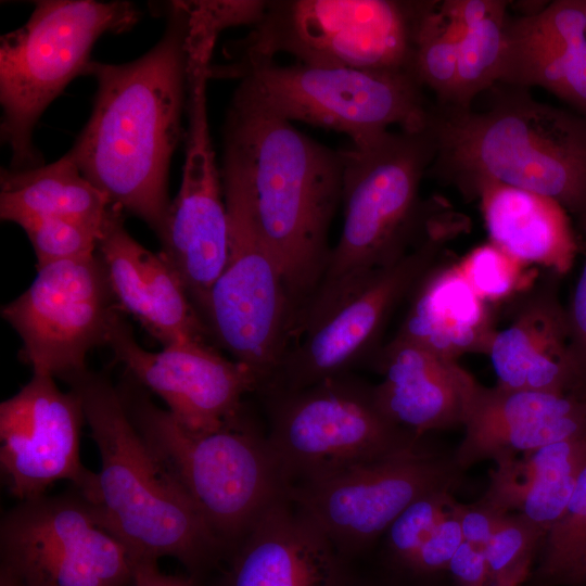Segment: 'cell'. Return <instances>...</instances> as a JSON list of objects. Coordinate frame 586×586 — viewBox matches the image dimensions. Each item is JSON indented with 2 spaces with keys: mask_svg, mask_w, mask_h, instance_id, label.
Masks as SVG:
<instances>
[{
  "mask_svg": "<svg viewBox=\"0 0 586 586\" xmlns=\"http://www.w3.org/2000/svg\"><path fill=\"white\" fill-rule=\"evenodd\" d=\"M455 451L464 471L483 460L496 464L545 445L586 435V410L576 394L506 390L479 384Z\"/></svg>",
  "mask_w": 586,
  "mask_h": 586,
  "instance_id": "d6986e66",
  "label": "cell"
},
{
  "mask_svg": "<svg viewBox=\"0 0 586 586\" xmlns=\"http://www.w3.org/2000/svg\"><path fill=\"white\" fill-rule=\"evenodd\" d=\"M131 586H195L188 578L162 572L157 561L143 560L135 563Z\"/></svg>",
  "mask_w": 586,
  "mask_h": 586,
  "instance_id": "60d3db41",
  "label": "cell"
},
{
  "mask_svg": "<svg viewBox=\"0 0 586 586\" xmlns=\"http://www.w3.org/2000/svg\"><path fill=\"white\" fill-rule=\"evenodd\" d=\"M219 169L224 195L243 207L279 266L296 327L331 253L330 227L342 202L341 151L232 93Z\"/></svg>",
  "mask_w": 586,
  "mask_h": 586,
  "instance_id": "6da1fadb",
  "label": "cell"
},
{
  "mask_svg": "<svg viewBox=\"0 0 586 586\" xmlns=\"http://www.w3.org/2000/svg\"><path fill=\"white\" fill-rule=\"evenodd\" d=\"M1 568L22 586H131L135 562L75 487L20 501L0 524Z\"/></svg>",
  "mask_w": 586,
  "mask_h": 586,
  "instance_id": "4fadbf2b",
  "label": "cell"
},
{
  "mask_svg": "<svg viewBox=\"0 0 586 586\" xmlns=\"http://www.w3.org/2000/svg\"><path fill=\"white\" fill-rule=\"evenodd\" d=\"M498 84L540 87L586 117V16L584 0H557L510 18Z\"/></svg>",
  "mask_w": 586,
  "mask_h": 586,
  "instance_id": "7402d4cb",
  "label": "cell"
},
{
  "mask_svg": "<svg viewBox=\"0 0 586 586\" xmlns=\"http://www.w3.org/2000/svg\"><path fill=\"white\" fill-rule=\"evenodd\" d=\"M422 1L272 0L251 31L226 43V58L365 71L410 69ZM412 72V71H411Z\"/></svg>",
  "mask_w": 586,
  "mask_h": 586,
  "instance_id": "9c48e42d",
  "label": "cell"
},
{
  "mask_svg": "<svg viewBox=\"0 0 586 586\" xmlns=\"http://www.w3.org/2000/svg\"><path fill=\"white\" fill-rule=\"evenodd\" d=\"M466 22L459 46L457 82L450 105L468 109L499 82L506 52L508 1L457 0Z\"/></svg>",
  "mask_w": 586,
  "mask_h": 586,
  "instance_id": "f1b7e54d",
  "label": "cell"
},
{
  "mask_svg": "<svg viewBox=\"0 0 586 586\" xmlns=\"http://www.w3.org/2000/svg\"><path fill=\"white\" fill-rule=\"evenodd\" d=\"M464 33L466 22L457 0L423 1L411 71L424 89L433 92L437 105H450L454 100L459 46Z\"/></svg>",
  "mask_w": 586,
  "mask_h": 586,
  "instance_id": "f546056e",
  "label": "cell"
},
{
  "mask_svg": "<svg viewBox=\"0 0 586 586\" xmlns=\"http://www.w3.org/2000/svg\"><path fill=\"white\" fill-rule=\"evenodd\" d=\"M536 577L545 586L579 585L586 570V467L562 514L540 545Z\"/></svg>",
  "mask_w": 586,
  "mask_h": 586,
  "instance_id": "4dcf8cb0",
  "label": "cell"
},
{
  "mask_svg": "<svg viewBox=\"0 0 586 586\" xmlns=\"http://www.w3.org/2000/svg\"><path fill=\"white\" fill-rule=\"evenodd\" d=\"M37 258V267L91 255L97 252L102 229L61 217H41L20 225Z\"/></svg>",
  "mask_w": 586,
  "mask_h": 586,
  "instance_id": "1f68e13d",
  "label": "cell"
},
{
  "mask_svg": "<svg viewBox=\"0 0 586 586\" xmlns=\"http://www.w3.org/2000/svg\"><path fill=\"white\" fill-rule=\"evenodd\" d=\"M166 27L140 58L92 60L85 75L97 90L90 117L67 152L112 207L144 221L157 235L170 205L168 175L186 130L188 17L180 1L166 4Z\"/></svg>",
  "mask_w": 586,
  "mask_h": 586,
  "instance_id": "7a4b0ae2",
  "label": "cell"
},
{
  "mask_svg": "<svg viewBox=\"0 0 586 586\" xmlns=\"http://www.w3.org/2000/svg\"><path fill=\"white\" fill-rule=\"evenodd\" d=\"M120 313L97 252L37 267L29 288L1 308L22 340V360L61 380L87 368Z\"/></svg>",
  "mask_w": 586,
  "mask_h": 586,
  "instance_id": "9a60e30c",
  "label": "cell"
},
{
  "mask_svg": "<svg viewBox=\"0 0 586 586\" xmlns=\"http://www.w3.org/2000/svg\"><path fill=\"white\" fill-rule=\"evenodd\" d=\"M522 265L492 242L474 247L458 263L469 284L487 304L504 301L520 289Z\"/></svg>",
  "mask_w": 586,
  "mask_h": 586,
  "instance_id": "836d02e7",
  "label": "cell"
},
{
  "mask_svg": "<svg viewBox=\"0 0 586 586\" xmlns=\"http://www.w3.org/2000/svg\"><path fill=\"white\" fill-rule=\"evenodd\" d=\"M408 311L395 337L445 359L487 354L496 329L487 307L458 264L434 265L410 293Z\"/></svg>",
  "mask_w": 586,
  "mask_h": 586,
  "instance_id": "d4e9b609",
  "label": "cell"
},
{
  "mask_svg": "<svg viewBox=\"0 0 586 586\" xmlns=\"http://www.w3.org/2000/svg\"><path fill=\"white\" fill-rule=\"evenodd\" d=\"M453 501L449 513L421 546L408 568L416 572L432 573L447 570L459 546L463 543L461 525Z\"/></svg>",
  "mask_w": 586,
  "mask_h": 586,
  "instance_id": "8d00e7d4",
  "label": "cell"
},
{
  "mask_svg": "<svg viewBox=\"0 0 586 586\" xmlns=\"http://www.w3.org/2000/svg\"><path fill=\"white\" fill-rule=\"evenodd\" d=\"M112 206L68 153L29 169L0 171V218L20 226L41 217L79 220L103 229Z\"/></svg>",
  "mask_w": 586,
  "mask_h": 586,
  "instance_id": "83f0119b",
  "label": "cell"
},
{
  "mask_svg": "<svg viewBox=\"0 0 586 586\" xmlns=\"http://www.w3.org/2000/svg\"><path fill=\"white\" fill-rule=\"evenodd\" d=\"M106 345L125 374L161 397L178 423L194 433L220 428L242 411L244 395L259 388L249 367L205 342L146 351L122 313L112 323Z\"/></svg>",
  "mask_w": 586,
  "mask_h": 586,
  "instance_id": "ac0fdd59",
  "label": "cell"
},
{
  "mask_svg": "<svg viewBox=\"0 0 586 586\" xmlns=\"http://www.w3.org/2000/svg\"><path fill=\"white\" fill-rule=\"evenodd\" d=\"M456 586H492L483 548L464 542L451 558L448 569Z\"/></svg>",
  "mask_w": 586,
  "mask_h": 586,
  "instance_id": "ab89813d",
  "label": "cell"
},
{
  "mask_svg": "<svg viewBox=\"0 0 586 586\" xmlns=\"http://www.w3.org/2000/svg\"><path fill=\"white\" fill-rule=\"evenodd\" d=\"M211 58L188 56L186 155L179 191L157 238L160 254L201 311L229 253V220L213 148L206 86Z\"/></svg>",
  "mask_w": 586,
  "mask_h": 586,
  "instance_id": "2e32d148",
  "label": "cell"
},
{
  "mask_svg": "<svg viewBox=\"0 0 586 586\" xmlns=\"http://www.w3.org/2000/svg\"><path fill=\"white\" fill-rule=\"evenodd\" d=\"M421 440L293 486L288 496L340 552L360 550L384 535L413 501L459 487L463 470L455 453L430 449Z\"/></svg>",
  "mask_w": 586,
  "mask_h": 586,
  "instance_id": "7c38bea8",
  "label": "cell"
},
{
  "mask_svg": "<svg viewBox=\"0 0 586 586\" xmlns=\"http://www.w3.org/2000/svg\"><path fill=\"white\" fill-rule=\"evenodd\" d=\"M477 199L491 242L523 265L556 275L573 265L577 245L566 211L555 200L496 181L479 183Z\"/></svg>",
  "mask_w": 586,
  "mask_h": 586,
  "instance_id": "484cf974",
  "label": "cell"
},
{
  "mask_svg": "<svg viewBox=\"0 0 586 586\" xmlns=\"http://www.w3.org/2000/svg\"><path fill=\"white\" fill-rule=\"evenodd\" d=\"M487 355L499 387L583 397L565 308L552 288L534 293L510 324L496 330Z\"/></svg>",
  "mask_w": 586,
  "mask_h": 586,
  "instance_id": "cb8c5ba5",
  "label": "cell"
},
{
  "mask_svg": "<svg viewBox=\"0 0 586 586\" xmlns=\"http://www.w3.org/2000/svg\"><path fill=\"white\" fill-rule=\"evenodd\" d=\"M502 85V84H500ZM486 109L437 105L429 126L435 156L426 176L471 200L496 181L550 198L586 225V117L502 85Z\"/></svg>",
  "mask_w": 586,
  "mask_h": 586,
  "instance_id": "3957f363",
  "label": "cell"
},
{
  "mask_svg": "<svg viewBox=\"0 0 586 586\" xmlns=\"http://www.w3.org/2000/svg\"><path fill=\"white\" fill-rule=\"evenodd\" d=\"M225 202L228 258L200 316L209 335L265 388L292 341L293 311L279 266L246 212L231 198L225 196Z\"/></svg>",
  "mask_w": 586,
  "mask_h": 586,
  "instance_id": "5bb4252c",
  "label": "cell"
},
{
  "mask_svg": "<svg viewBox=\"0 0 586 586\" xmlns=\"http://www.w3.org/2000/svg\"><path fill=\"white\" fill-rule=\"evenodd\" d=\"M220 586H341L340 551L288 496L268 507L230 549Z\"/></svg>",
  "mask_w": 586,
  "mask_h": 586,
  "instance_id": "44dd1931",
  "label": "cell"
},
{
  "mask_svg": "<svg viewBox=\"0 0 586 586\" xmlns=\"http://www.w3.org/2000/svg\"><path fill=\"white\" fill-rule=\"evenodd\" d=\"M584 583H586V570H585V572L583 573V575L581 577L579 585L584 584Z\"/></svg>",
  "mask_w": 586,
  "mask_h": 586,
  "instance_id": "ee69618b",
  "label": "cell"
},
{
  "mask_svg": "<svg viewBox=\"0 0 586 586\" xmlns=\"http://www.w3.org/2000/svg\"><path fill=\"white\" fill-rule=\"evenodd\" d=\"M209 79H232L233 93L290 122L346 135L364 144L398 126H428L433 102L410 69L365 71L275 60L226 58Z\"/></svg>",
  "mask_w": 586,
  "mask_h": 586,
  "instance_id": "52a82bcc",
  "label": "cell"
},
{
  "mask_svg": "<svg viewBox=\"0 0 586 586\" xmlns=\"http://www.w3.org/2000/svg\"><path fill=\"white\" fill-rule=\"evenodd\" d=\"M85 412L77 394L61 391L54 378L33 373L22 388L0 404V466L7 487L20 501L46 494L68 481L87 500L97 473L79 455Z\"/></svg>",
  "mask_w": 586,
  "mask_h": 586,
  "instance_id": "e0dca14e",
  "label": "cell"
},
{
  "mask_svg": "<svg viewBox=\"0 0 586 586\" xmlns=\"http://www.w3.org/2000/svg\"><path fill=\"white\" fill-rule=\"evenodd\" d=\"M585 467L586 435L551 443L523 459L496 464L481 498L505 513L518 511L547 534L565 509Z\"/></svg>",
  "mask_w": 586,
  "mask_h": 586,
  "instance_id": "4316f807",
  "label": "cell"
},
{
  "mask_svg": "<svg viewBox=\"0 0 586 586\" xmlns=\"http://www.w3.org/2000/svg\"><path fill=\"white\" fill-rule=\"evenodd\" d=\"M142 12L130 1L39 0L28 20L0 38L1 142L11 169L44 165L34 129L47 107L85 75L104 34L135 27Z\"/></svg>",
  "mask_w": 586,
  "mask_h": 586,
  "instance_id": "ba28073f",
  "label": "cell"
},
{
  "mask_svg": "<svg viewBox=\"0 0 586 586\" xmlns=\"http://www.w3.org/2000/svg\"><path fill=\"white\" fill-rule=\"evenodd\" d=\"M375 364L383 379L374 397L392 422L420 437L463 426L480 383L457 361L394 336Z\"/></svg>",
  "mask_w": 586,
  "mask_h": 586,
  "instance_id": "603a6c76",
  "label": "cell"
},
{
  "mask_svg": "<svg viewBox=\"0 0 586 586\" xmlns=\"http://www.w3.org/2000/svg\"><path fill=\"white\" fill-rule=\"evenodd\" d=\"M117 387L136 429L189 495L225 551L268 507L288 495L267 435L243 411L214 431L194 433L128 375Z\"/></svg>",
  "mask_w": 586,
  "mask_h": 586,
  "instance_id": "8992f818",
  "label": "cell"
},
{
  "mask_svg": "<svg viewBox=\"0 0 586 586\" xmlns=\"http://www.w3.org/2000/svg\"><path fill=\"white\" fill-rule=\"evenodd\" d=\"M464 542L483 548L509 513H505L484 499L473 504H454Z\"/></svg>",
  "mask_w": 586,
  "mask_h": 586,
  "instance_id": "f35d334b",
  "label": "cell"
},
{
  "mask_svg": "<svg viewBox=\"0 0 586 586\" xmlns=\"http://www.w3.org/2000/svg\"><path fill=\"white\" fill-rule=\"evenodd\" d=\"M533 560H527L493 583L492 586H522L530 576Z\"/></svg>",
  "mask_w": 586,
  "mask_h": 586,
  "instance_id": "b9f144b4",
  "label": "cell"
},
{
  "mask_svg": "<svg viewBox=\"0 0 586 586\" xmlns=\"http://www.w3.org/2000/svg\"><path fill=\"white\" fill-rule=\"evenodd\" d=\"M124 213L113 207L98 241L115 301L163 346L205 342L209 332L181 280L165 258L127 231Z\"/></svg>",
  "mask_w": 586,
  "mask_h": 586,
  "instance_id": "ffe728a7",
  "label": "cell"
},
{
  "mask_svg": "<svg viewBox=\"0 0 586 586\" xmlns=\"http://www.w3.org/2000/svg\"><path fill=\"white\" fill-rule=\"evenodd\" d=\"M0 586H22L20 582L7 570H0Z\"/></svg>",
  "mask_w": 586,
  "mask_h": 586,
  "instance_id": "7bdbcfd3",
  "label": "cell"
},
{
  "mask_svg": "<svg viewBox=\"0 0 586 586\" xmlns=\"http://www.w3.org/2000/svg\"><path fill=\"white\" fill-rule=\"evenodd\" d=\"M584 5H585V16H586V0H584Z\"/></svg>",
  "mask_w": 586,
  "mask_h": 586,
  "instance_id": "bcb514c9",
  "label": "cell"
},
{
  "mask_svg": "<svg viewBox=\"0 0 586 586\" xmlns=\"http://www.w3.org/2000/svg\"><path fill=\"white\" fill-rule=\"evenodd\" d=\"M340 151L342 230L298 326L352 283L404 257L430 234L444 207L420 195L436 151L429 124L420 130H388Z\"/></svg>",
  "mask_w": 586,
  "mask_h": 586,
  "instance_id": "5b68a950",
  "label": "cell"
},
{
  "mask_svg": "<svg viewBox=\"0 0 586 586\" xmlns=\"http://www.w3.org/2000/svg\"><path fill=\"white\" fill-rule=\"evenodd\" d=\"M585 410H586V396L583 398Z\"/></svg>",
  "mask_w": 586,
  "mask_h": 586,
  "instance_id": "f6af8a7d",
  "label": "cell"
},
{
  "mask_svg": "<svg viewBox=\"0 0 586 586\" xmlns=\"http://www.w3.org/2000/svg\"><path fill=\"white\" fill-rule=\"evenodd\" d=\"M545 535L539 526L521 513H509L483 547L492 582L533 560Z\"/></svg>",
  "mask_w": 586,
  "mask_h": 586,
  "instance_id": "e575fe53",
  "label": "cell"
},
{
  "mask_svg": "<svg viewBox=\"0 0 586 586\" xmlns=\"http://www.w3.org/2000/svg\"><path fill=\"white\" fill-rule=\"evenodd\" d=\"M454 500L453 492H436L410 504L384 534L394 558L408 566L421 546L449 513Z\"/></svg>",
  "mask_w": 586,
  "mask_h": 586,
  "instance_id": "d6a6232c",
  "label": "cell"
},
{
  "mask_svg": "<svg viewBox=\"0 0 586 586\" xmlns=\"http://www.w3.org/2000/svg\"><path fill=\"white\" fill-rule=\"evenodd\" d=\"M63 381L79 397L99 450L97 488L88 501L102 526L135 563L170 557L195 574L217 560L224 547L136 429L117 385L87 368Z\"/></svg>",
  "mask_w": 586,
  "mask_h": 586,
  "instance_id": "277c9868",
  "label": "cell"
},
{
  "mask_svg": "<svg viewBox=\"0 0 586 586\" xmlns=\"http://www.w3.org/2000/svg\"><path fill=\"white\" fill-rule=\"evenodd\" d=\"M188 17L189 30L218 39L229 27L255 25L262 17L266 1H180Z\"/></svg>",
  "mask_w": 586,
  "mask_h": 586,
  "instance_id": "d590c367",
  "label": "cell"
},
{
  "mask_svg": "<svg viewBox=\"0 0 586 586\" xmlns=\"http://www.w3.org/2000/svg\"><path fill=\"white\" fill-rule=\"evenodd\" d=\"M586 235V225L583 227ZM570 349L586 396V256L565 308Z\"/></svg>",
  "mask_w": 586,
  "mask_h": 586,
  "instance_id": "74e56055",
  "label": "cell"
},
{
  "mask_svg": "<svg viewBox=\"0 0 586 586\" xmlns=\"http://www.w3.org/2000/svg\"><path fill=\"white\" fill-rule=\"evenodd\" d=\"M267 392V438L288 489L422 438L392 422L373 385L347 372L300 390Z\"/></svg>",
  "mask_w": 586,
  "mask_h": 586,
  "instance_id": "30bf717a",
  "label": "cell"
},
{
  "mask_svg": "<svg viewBox=\"0 0 586 586\" xmlns=\"http://www.w3.org/2000/svg\"><path fill=\"white\" fill-rule=\"evenodd\" d=\"M441 221L404 257L347 286L294 335L266 391H294L346 373L375 346L387 319L460 231Z\"/></svg>",
  "mask_w": 586,
  "mask_h": 586,
  "instance_id": "8fae6325",
  "label": "cell"
}]
</instances>
